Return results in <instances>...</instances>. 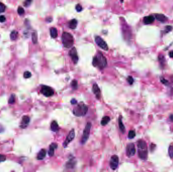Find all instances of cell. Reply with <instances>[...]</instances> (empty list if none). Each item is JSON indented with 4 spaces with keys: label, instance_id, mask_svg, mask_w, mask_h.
<instances>
[{
    "label": "cell",
    "instance_id": "obj_1",
    "mask_svg": "<svg viewBox=\"0 0 173 172\" xmlns=\"http://www.w3.org/2000/svg\"><path fill=\"white\" fill-rule=\"evenodd\" d=\"M138 156L142 160H146L148 157V147L146 142L143 140H139L137 143Z\"/></svg>",
    "mask_w": 173,
    "mask_h": 172
},
{
    "label": "cell",
    "instance_id": "obj_2",
    "mask_svg": "<svg viewBox=\"0 0 173 172\" xmlns=\"http://www.w3.org/2000/svg\"><path fill=\"white\" fill-rule=\"evenodd\" d=\"M107 64L105 57L101 53L99 52L93 59V65L95 67H98L100 69L104 68Z\"/></svg>",
    "mask_w": 173,
    "mask_h": 172
},
{
    "label": "cell",
    "instance_id": "obj_3",
    "mask_svg": "<svg viewBox=\"0 0 173 172\" xmlns=\"http://www.w3.org/2000/svg\"><path fill=\"white\" fill-rule=\"evenodd\" d=\"M88 110L87 106L83 102L80 103L73 110L74 114L77 117L84 116L87 113Z\"/></svg>",
    "mask_w": 173,
    "mask_h": 172
},
{
    "label": "cell",
    "instance_id": "obj_4",
    "mask_svg": "<svg viewBox=\"0 0 173 172\" xmlns=\"http://www.w3.org/2000/svg\"><path fill=\"white\" fill-rule=\"evenodd\" d=\"M62 41L64 46L67 48L71 47L74 43V39L73 35L66 32L63 33L62 35Z\"/></svg>",
    "mask_w": 173,
    "mask_h": 172
},
{
    "label": "cell",
    "instance_id": "obj_5",
    "mask_svg": "<svg viewBox=\"0 0 173 172\" xmlns=\"http://www.w3.org/2000/svg\"><path fill=\"white\" fill-rule=\"evenodd\" d=\"M91 127H92V124L91 123L88 122L84 130L83 131V136L81 139V143L84 144H85L88 140L89 137V135L90 134V131H91Z\"/></svg>",
    "mask_w": 173,
    "mask_h": 172
},
{
    "label": "cell",
    "instance_id": "obj_6",
    "mask_svg": "<svg viewBox=\"0 0 173 172\" xmlns=\"http://www.w3.org/2000/svg\"><path fill=\"white\" fill-rule=\"evenodd\" d=\"M119 163V158L117 155H113L111 156L110 160V167L113 169L115 170L117 169Z\"/></svg>",
    "mask_w": 173,
    "mask_h": 172
},
{
    "label": "cell",
    "instance_id": "obj_7",
    "mask_svg": "<svg viewBox=\"0 0 173 172\" xmlns=\"http://www.w3.org/2000/svg\"><path fill=\"white\" fill-rule=\"evenodd\" d=\"M95 41L97 45L104 50H108V47L105 41L100 36H96L95 37Z\"/></svg>",
    "mask_w": 173,
    "mask_h": 172
},
{
    "label": "cell",
    "instance_id": "obj_8",
    "mask_svg": "<svg viewBox=\"0 0 173 172\" xmlns=\"http://www.w3.org/2000/svg\"><path fill=\"white\" fill-rule=\"evenodd\" d=\"M41 93L47 97H49L54 94V90L52 88L47 86H43L41 90Z\"/></svg>",
    "mask_w": 173,
    "mask_h": 172
},
{
    "label": "cell",
    "instance_id": "obj_9",
    "mask_svg": "<svg viewBox=\"0 0 173 172\" xmlns=\"http://www.w3.org/2000/svg\"><path fill=\"white\" fill-rule=\"evenodd\" d=\"M136 153V148L134 143H129L127 146L126 153L128 157H130L135 155Z\"/></svg>",
    "mask_w": 173,
    "mask_h": 172
},
{
    "label": "cell",
    "instance_id": "obj_10",
    "mask_svg": "<svg viewBox=\"0 0 173 172\" xmlns=\"http://www.w3.org/2000/svg\"><path fill=\"white\" fill-rule=\"evenodd\" d=\"M75 137V132L74 129H72L68 134L65 140L63 143V146L64 148H66L68 145L74 139Z\"/></svg>",
    "mask_w": 173,
    "mask_h": 172
},
{
    "label": "cell",
    "instance_id": "obj_11",
    "mask_svg": "<svg viewBox=\"0 0 173 172\" xmlns=\"http://www.w3.org/2000/svg\"><path fill=\"white\" fill-rule=\"evenodd\" d=\"M69 54H70V56L71 57V58H72V60L73 61L74 63L75 64H77L78 63V60H79V57L78 55L77 51L76 48L75 47L72 48L69 52Z\"/></svg>",
    "mask_w": 173,
    "mask_h": 172
},
{
    "label": "cell",
    "instance_id": "obj_12",
    "mask_svg": "<svg viewBox=\"0 0 173 172\" xmlns=\"http://www.w3.org/2000/svg\"><path fill=\"white\" fill-rule=\"evenodd\" d=\"M30 122V118L27 116H24L23 117L21 124H20V127L21 128H25L27 127L28 125L29 124Z\"/></svg>",
    "mask_w": 173,
    "mask_h": 172
},
{
    "label": "cell",
    "instance_id": "obj_13",
    "mask_svg": "<svg viewBox=\"0 0 173 172\" xmlns=\"http://www.w3.org/2000/svg\"><path fill=\"white\" fill-rule=\"evenodd\" d=\"M57 144L56 143H52L49 146V149L48 150V154L50 156H53L54 154L55 150L57 148Z\"/></svg>",
    "mask_w": 173,
    "mask_h": 172
},
{
    "label": "cell",
    "instance_id": "obj_14",
    "mask_svg": "<svg viewBox=\"0 0 173 172\" xmlns=\"http://www.w3.org/2000/svg\"><path fill=\"white\" fill-rule=\"evenodd\" d=\"M93 91L94 93L95 94L96 97L98 99H99L100 97V94H101L100 90L98 86L97 85V84L96 83L93 85Z\"/></svg>",
    "mask_w": 173,
    "mask_h": 172
},
{
    "label": "cell",
    "instance_id": "obj_15",
    "mask_svg": "<svg viewBox=\"0 0 173 172\" xmlns=\"http://www.w3.org/2000/svg\"><path fill=\"white\" fill-rule=\"evenodd\" d=\"M154 21V17L153 16L150 15L145 17L144 18L143 22L145 24H150L152 23Z\"/></svg>",
    "mask_w": 173,
    "mask_h": 172
},
{
    "label": "cell",
    "instance_id": "obj_16",
    "mask_svg": "<svg viewBox=\"0 0 173 172\" xmlns=\"http://www.w3.org/2000/svg\"><path fill=\"white\" fill-rule=\"evenodd\" d=\"M46 150L45 149H42L38 153L37 155V159L38 160H42L46 157Z\"/></svg>",
    "mask_w": 173,
    "mask_h": 172
},
{
    "label": "cell",
    "instance_id": "obj_17",
    "mask_svg": "<svg viewBox=\"0 0 173 172\" xmlns=\"http://www.w3.org/2000/svg\"><path fill=\"white\" fill-rule=\"evenodd\" d=\"M155 18L158 21L162 23L166 22L167 19V17L163 14H156L155 15Z\"/></svg>",
    "mask_w": 173,
    "mask_h": 172
},
{
    "label": "cell",
    "instance_id": "obj_18",
    "mask_svg": "<svg viewBox=\"0 0 173 172\" xmlns=\"http://www.w3.org/2000/svg\"><path fill=\"white\" fill-rule=\"evenodd\" d=\"M51 130L53 132H57L59 130V125L56 121H54L51 124Z\"/></svg>",
    "mask_w": 173,
    "mask_h": 172
},
{
    "label": "cell",
    "instance_id": "obj_19",
    "mask_svg": "<svg viewBox=\"0 0 173 172\" xmlns=\"http://www.w3.org/2000/svg\"><path fill=\"white\" fill-rule=\"evenodd\" d=\"M76 164L75 160L74 159H70L68 161L66 164V166L67 168H72L75 167V165Z\"/></svg>",
    "mask_w": 173,
    "mask_h": 172
},
{
    "label": "cell",
    "instance_id": "obj_20",
    "mask_svg": "<svg viewBox=\"0 0 173 172\" xmlns=\"http://www.w3.org/2000/svg\"><path fill=\"white\" fill-rule=\"evenodd\" d=\"M78 25V21L76 19H73L70 21L68 23V26L72 29H75Z\"/></svg>",
    "mask_w": 173,
    "mask_h": 172
},
{
    "label": "cell",
    "instance_id": "obj_21",
    "mask_svg": "<svg viewBox=\"0 0 173 172\" xmlns=\"http://www.w3.org/2000/svg\"><path fill=\"white\" fill-rule=\"evenodd\" d=\"M119 127H120V130L123 133H124L125 132V127L122 122L121 116L119 118Z\"/></svg>",
    "mask_w": 173,
    "mask_h": 172
},
{
    "label": "cell",
    "instance_id": "obj_22",
    "mask_svg": "<svg viewBox=\"0 0 173 172\" xmlns=\"http://www.w3.org/2000/svg\"><path fill=\"white\" fill-rule=\"evenodd\" d=\"M50 34L52 37L56 38L58 35L57 30L55 27H52L50 29Z\"/></svg>",
    "mask_w": 173,
    "mask_h": 172
},
{
    "label": "cell",
    "instance_id": "obj_23",
    "mask_svg": "<svg viewBox=\"0 0 173 172\" xmlns=\"http://www.w3.org/2000/svg\"><path fill=\"white\" fill-rule=\"evenodd\" d=\"M110 118L108 116H105L104 117L101 121V124L102 126H105L110 121Z\"/></svg>",
    "mask_w": 173,
    "mask_h": 172
},
{
    "label": "cell",
    "instance_id": "obj_24",
    "mask_svg": "<svg viewBox=\"0 0 173 172\" xmlns=\"http://www.w3.org/2000/svg\"><path fill=\"white\" fill-rule=\"evenodd\" d=\"M17 35H18V32L16 31L15 30L12 31L10 34L11 39L12 40H15L17 37Z\"/></svg>",
    "mask_w": 173,
    "mask_h": 172
},
{
    "label": "cell",
    "instance_id": "obj_25",
    "mask_svg": "<svg viewBox=\"0 0 173 172\" xmlns=\"http://www.w3.org/2000/svg\"><path fill=\"white\" fill-rule=\"evenodd\" d=\"M32 40L33 43H37L38 41V36L36 32H33L32 33Z\"/></svg>",
    "mask_w": 173,
    "mask_h": 172
},
{
    "label": "cell",
    "instance_id": "obj_26",
    "mask_svg": "<svg viewBox=\"0 0 173 172\" xmlns=\"http://www.w3.org/2000/svg\"><path fill=\"white\" fill-rule=\"evenodd\" d=\"M168 155L169 157L172 158H173V145H170L168 147Z\"/></svg>",
    "mask_w": 173,
    "mask_h": 172
},
{
    "label": "cell",
    "instance_id": "obj_27",
    "mask_svg": "<svg viewBox=\"0 0 173 172\" xmlns=\"http://www.w3.org/2000/svg\"><path fill=\"white\" fill-rule=\"evenodd\" d=\"M136 136V133L134 130H130L128 134V137L130 139L134 138Z\"/></svg>",
    "mask_w": 173,
    "mask_h": 172
},
{
    "label": "cell",
    "instance_id": "obj_28",
    "mask_svg": "<svg viewBox=\"0 0 173 172\" xmlns=\"http://www.w3.org/2000/svg\"><path fill=\"white\" fill-rule=\"evenodd\" d=\"M6 7L5 5L2 3L0 2V13H3L5 11Z\"/></svg>",
    "mask_w": 173,
    "mask_h": 172
},
{
    "label": "cell",
    "instance_id": "obj_29",
    "mask_svg": "<svg viewBox=\"0 0 173 172\" xmlns=\"http://www.w3.org/2000/svg\"><path fill=\"white\" fill-rule=\"evenodd\" d=\"M17 12L19 15H22L23 14H24V10L23 9V8L21 7H19L17 10Z\"/></svg>",
    "mask_w": 173,
    "mask_h": 172
},
{
    "label": "cell",
    "instance_id": "obj_30",
    "mask_svg": "<svg viewBox=\"0 0 173 172\" xmlns=\"http://www.w3.org/2000/svg\"><path fill=\"white\" fill-rule=\"evenodd\" d=\"M23 76H24V77L25 78H30L31 76V74L29 71H25L24 73Z\"/></svg>",
    "mask_w": 173,
    "mask_h": 172
},
{
    "label": "cell",
    "instance_id": "obj_31",
    "mask_svg": "<svg viewBox=\"0 0 173 172\" xmlns=\"http://www.w3.org/2000/svg\"><path fill=\"white\" fill-rule=\"evenodd\" d=\"M15 102V95L12 94L9 99V103L10 104H13Z\"/></svg>",
    "mask_w": 173,
    "mask_h": 172
},
{
    "label": "cell",
    "instance_id": "obj_32",
    "mask_svg": "<svg viewBox=\"0 0 173 172\" xmlns=\"http://www.w3.org/2000/svg\"><path fill=\"white\" fill-rule=\"evenodd\" d=\"M72 86L73 87L74 89H76L78 87V82L76 80H73L72 83Z\"/></svg>",
    "mask_w": 173,
    "mask_h": 172
},
{
    "label": "cell",
    "instance_id": "obj_33",
    "mask_svg": "<svg viewBox=\"0 0 173 172\" xmlns=\"http://www.w3.org/2000/svg\"><path fill=\"white\" fill-rule=\"evenodd\" d=\"M127 80H128V82H129V83L131 85L134 82V79L132 76H129L127 78Z\"/></svg>",
    "mask_w": 173,
    "mask_h": 172
},
{
    "label": "cell",
    "instance_id": "obj_34",
    "mask_svg": "<svg viewBox=\"0 0 173 172\" xmlns=\"http://www.w3.org/2000/svg\"><path fill=\"white\" fill-rule=\"evenodd\" d=\"M6 159V157L5 155L0 154V162L5 161Z\"/></svg>",
    "mask_w": 173,
    "mask_h": 172
},
{
    "label": "cell",
    "instance_id": "obj_35",
    "mask_svg": "<svg viewBox=\"0 0 173 172\" xmlns=\"http://www.w3.org/2000/svg\"><path fill=\"white\" fill-rule=\"evenodd\" d=\"M76 9L78 12H81L83 8H82V6L80 4H78L76 7Z\"/></svg>",
    "mask_w": 173,
    "mask_h": 172
},
{
    "label": "cell",
    "instance_id": "obj_36",
    "mask_svg": "<svg viewBox=\"0 0 173 172\" xmlns=\"http://www.w3.org/2000/svg\"><path fill=\"white\" fill-rule=\"evenodd\" d=\"M6 20V17L5 16H0V22H4Z\"/></svg>",
    "mask_w": 173,
    "mask_h": 172
},
{
    "label": "cell",
    "instance_id": "obj_37",
    "mask_svg": "<svg viewBox=\"0 0 173 172\" xmlns=\"http://www.w3.org/2000/svg\"><path fill=\"white\" fill-rule=\"evenodd\" d=\"M31 1H26L24 2V5L25 6V7H28L31 3Z\"/></svg>",
    "mask_w": 173,
    "mask_h": 172
},
{
    "label": "cell",
    "instance_id": "obj_38",
    "mask_svg": "<svg viewBox=\"0 0 173 172\" xmlns=\"http://www.w3.org/2000/svg\"><path fill=\"white\" fill-rule=\"evenodd\" d=\"M152 146H152V145H151H151H150V150H151V151H153L154 150V149L155 148V144H152Z\"/></svg>",
    "mask_w": 173,
    "mask_h": 172
},
{
    "label": "cell",
    "instance_id": "obj_39",
    "mask_svg": "<svg viewBox=\"0 0 173 172\" xmlns=\"http://www.w3.org/2000/svg\"><path fill=\"white\" fill-rule=\"evenodd\" d=\"M77 100L75 99H73L71 100V103H72V104H75L77 103Z\"/></svg>",
    "mask_w": 173,
    "mask_h": 172
},
{
    "label": "cell",
    "instance_id": "obj_40",
    "mask_svg": "<svg viewBox=\"0 0 173 172\" xmlns=\"http://www.w3.org/2000/svg\"><path fill=\"white\" fill-rule=\"evenodd\" d=\"M4 127L2 125H0V133H2L3 132H4Z\"/></svg>",
    "mask_w": 173,
    "mask_h": 172
},
{
    "label": "cell",
    "instance_id": "obj_41",
    "mask_svg": "<svg viewBox=\"0 0 173 172\" xmlns=\"http://www.w3.org/2000/svg\"><path fill=\"white\" fill-rule=\"evenodd\" d=\"M161 81L163 83H164V84H166L167 83V80H165L164 79H163V78H162L161 79Z\"/></svg>",
    "mask_w": 173,
    "mask_h": 172
},
{
    "label": "cell",
    "instance_id": "obj_42",
    "mask_svg": "<svg viewBox=\"0 0 173 172\" xmlns=\"http://www.w3.org/2000/svg\"><path fill=\"white\" fill-rule=\"evenodd\" d=\"M169 55L171 58H173V50L170 51L169 53Z\"/></svg>",
    "mask_w": 173,
    "mask_h": 172
},
{
    "label": "cell",
    "instance_id": "obj_43",
    "mask_svg": "<svg viewBox=\"0 0 173 172\" xmlns=\"http://www.w3.org/2000/svg\"><path fill=\"white\" fill-rule=\"evenodd\" d=\"M170 120L172 122H173V114H171V115L170 116Z\"/></svg>",
    "mask_w": 173,
    "mask_h": 172
}]
</instances>
